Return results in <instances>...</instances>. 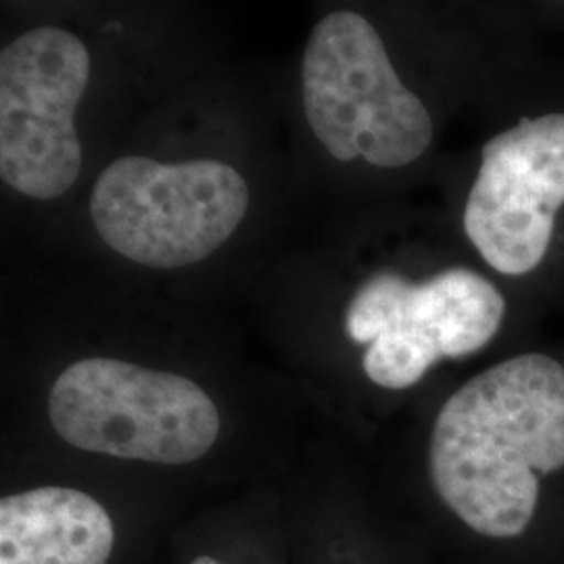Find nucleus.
I'll return each instance as SVG.
<instances>
[{
	"instance_id": "f03ea898",
	"label": "nucleus",
	"mask_w": 564,
	"mask_h": 564,
	"mask_svg": "<svg viewBox=\"0 0 564 564\" xmlns=\"http://www.w3.org/2000/svg\"><path fill=\"white\" fill-rule=\"evenodd\" d=\"M48 419L82 452L170 466L203 458L223 426L195 381L111 358L67 366L51 387Z\"/></svg>"
},
{
	"instance_id": "39448f33",
	"label": "nucleus",
	"mask_w": 564,
	"mask_h": 564,
	"mask_svg": "<svg viewBox=\"0 0 564 564\" xmlns=\"http://www.w3.org/2000/svg\"><path fill=\"white\" fill-rule=\"evenodd\" d=\"M502 293L481 274L449 268L424 282L379 272L345 310V333L368 345L366 377L384 389H408L445 358H464L496 337Z\"/></svg>"
},
{
	"instance_id": "6e6552de",
	"label": "nucleus",
	"mask_w": 564,
	"mask_h": 564,
	"mask_svg": "<svg viewBox=\"0 0 564 564\" xmlns=\"http://www.w3.org/2000/svg\"><path fill=\"white\" fill-rule=\"evenodd\" d=\"M116 527L107 508L72 487H36L0 500V564H107Z\"/></svg>"
},
{
	"instance_id": "20e7f679",
	"label": "nucleus",
	"mask_w": 564,
	"mask_h": 564,
	"mask_svg": "<svg viewBox=\"0 0 564 564\" xmlns=\"http://www.w3.org/2000/svg\"><path fill=\"white\" fill-rule=\"evenodd\" d=\"M249 188L223 162L120 158L95 182L90 216L102 241L149 268H182L216 253L241 226Z\"/></svg>"
},
{
	"instance_id": "1a4fd4ad",
	"label": "nucleus",
	"mask_w": 564,
	"mask_h": 564,
	"mask_svg": "<svg viewBox=\"0 0 564 564\" xmlns=\"http://www.w3.org/2000/svg\"><path fill=\"white\" fill-rule=\"evenodd\" d=\"M191 564H223L220 561H216L214 556H197Z\"/></svg>"
},
{
	"instance_id": "423d86ee",
	"label": "nucleus",
	"mask_w": 564,
	"mask_h": 564,
	"mask_svg": "<svg viewBox=\"0 0 564 564\" xmlns=\"http://www.w3.org/2000/svg\"><path fill=\"white\" fill-rule=\"evenodd\" d=\"M90 53L74 34L42 25L0 53V178L32 199H57L80 176L74 116Z\"/></svg>"
},
{
	"instance_id": "f257e3e1",
	"label": "nucleus",
	"mask_w": 564,
	"mask_h": 564,
	"mask_svg": "<svg viewBox=\"0 0 564 564\" xmlns=\"http://www.w3.org/2000/svg\"><path fill=\"white\" fill-rule=\"evenodd\" d=\"M564 468V366L544 354L496 364L442 405L429 477L447 510L487 540L527 533L542 477Z\"/></svg>"
},
{
	"instance_id": "7ed1b4c3",
	"label": "nucleus",
	"mask_w": 564,
	"mask_h": 564,
	"mask_svg": "<svg viewBox=\"0 0 564 564\" xmlns=\"http://www.w3.org/2000/svg\"><path fill=\"white\" fill-rule=\"evenodd\" d=\"M302 80L307 123L339 162L402 167L431 144L426 107L403 86L377 30L354 11L328 13L312 30Z\"/></svg>"
},
{
	"instance_id": "0eeeda50",
	"label": "nucleus",
	"mask_w": 564,
	"mask_h": 564,
	"mask_svg": "<svg viewBox=\"0 0 564 564\" xmlns=\"http://www.w3.org/2000/svg\"><path fill=\"white\" fill-rule=\"evenodd\" d=\"M564 203V113H547L485 142L464 209V232L506 276L535 270Z\"/></svg>"
}]
</instances>
